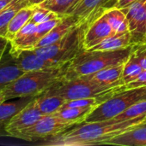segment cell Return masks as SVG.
Masks as SVG:
<instances>
[{"label": "cell", "mask_w": 146, "mask_h": 146, "mask_svg": "<svg viewBox=\"0 0 146 146\" xmlns=\"http://www.w3.org/2000/svg\"><path fill=\"white\" fill-rule=\"evenodd\" d=\"M146 121V115L118 121L114 118L76 124L64 133L50 138L45 145L52 146L106 145L116 136L126 133Z\"/></svg>", "instance_id": "6da1fadb"}, {"label": "cell", "mask_w": 146, "mask_h": 146, "mask_svg": "<svg viewBox=\"0 0 146 146\" xmlns=\"http://www.w3.org/2000/svg\"><path fill=\"white\" fill-rule=\"evenodd\" d=\"M69 64L52 69L25 72L2 92L5 100L40 95L52 85L65 79Z\"/></svg>", "instance_id": "7a4b0ae2"}, {"label": "cell", "mask_w": 146, "mask_h": 146, "mask_svg": "<svg viewBox=\"0 0 146 146\" xmlns=\"http://www.w3.org/2000/svg\"><path fill=\"white\" fill-rule=\"evenodd\" d=\"M133 45L115 50H84L70 62L65 79L86 76L106 68L124 63L131 55Z\"/></svg>", "instance_id": "3957f363"}, {"label": "cell", "mask_w": 146, "mask_h": 146, "mask_svg": "<svg viewBox=\"0 0 146 146\" xmlns=\"http://www.w3.org/2000/svg\"><path fill=\"white\" fill-rule=\"evenodd\" d=\"M89 24H79L57 42L33 50L44 59L52 61L62 66L66 65L84 51L83 34Z\"/></svg>", "instance_id": "277c9868"}, {"label": "cell", "mask_w": 146, "mask_h": 146, "mask_svg": "<svg viewBox=\"0 0 146 146\" xmlns=\"http://www.w3.org/2000/svg\"><path fill=\"white\" fill-rule=\"evenodd\" d=\"M123 85H102L97 81L86 77H78L69 80H62L44 92L51 95H57L66 101L80 98L99 97L110 92L120 89Z\"/></svg>", "instance_id": "5b68a950"}, {"label": "cell", "mask_w": 146, "mask_h": 146, "mask_svg": "<svg viewBox=\"0 0 146 146\" xmlns=\"http://www.w3.org/2000/svg\"><path fill=\"white\" fill-rule=\"evenodd\" d=\"M144 100H146V86L126 89L123 86L108 99L96 107L84 121L94 122L113 119L131 106Z\"/></svg>", "instance_id": "8992f818"}, {"label": "cell", "mask_w": 146, "mask_h": 146, "mask_svg": "<svg viewBox=\"0 0 146 146\" xmlns=\"http://www.w3.org/2000/svg\"><path fill=\"white\" fill-rule=\"evenodd\" d=\"M72 126L74 124L62 120L54 113L43 115L31 127L17 133L14 138L28 142L47 139L64 133Z\"/></svg>", "instance_id": "52a82bcc"}, {"label": "cell", "mask_w": 146, "mask_h": 146, "mask_svg": "<svg viewBox=\"0 0 146 146\" xmlns=\"http://www.w3.org/2000/svg\"><path fill=\"white\" fill-rule=\"evenodd\" d=\"M116 0H77L72 7L67 11L65 15H73L77 17L80 23H90L103 12L113 7L112 2L115 3Z\"/></svg>", "instance_id": "ba28073f"}, {"label": "cell", "mask_w": 146, "mask_h": 146, "mask_svg": "<svg viewBox=\"0 0 146 146\" xmlns=\"http://www.w3.org/2000/svg\"><path fill=\"white\" fill-rule=\"evenodd\" d=\"M43 115H44L38 107L36 97H34L24 108L10 119L5 128L7 135L14 138L17 133L34 125Z\"/></svg>", "instance_id": "9c48e42d"}, {"label": "cell", "mask_w": 146, "mask_h": 146, "mask_svg": "<svg viewBox=\"0 0 146 146\" xmlns=\"http://www.w3.org/2000/svg\"><path fill=\"white\" fill-rule=\"evenodd\" d=\"M9 52L14 56L19 68L25 72L46 70L63 67L52 61L40 57L33 49L32 50H12L9 48Z\"/></svg>", "instance_id": "30bf717a"}, {"label": "cell", "mask_w": 146, "mask_h": 146, "mask_svg": "<svg viewBox=\"0 0 146 146\" xmlns=\"http://www.w3.org/2000/svg\"><path fill=\"white\" fill-rule=\"evenodd\" d=\"M104 13V12H103ZM116 34L104 14L93 20L86 27L83 34V49L88 50L108 37Z\"/></svg>", "instance_id": "8fae6325"}, {"label": "cell", "mask_w": 146, "mask_h": 146, "mask_svg": "<svg viewBox=\"0 0 146 146\" xmlns=\"http://www.w3.org/2000/svg\"><path fill=\"white\" fill-rule=\"evenodd\" d=\"M79 24L81 23L77 17L73 15H65L62 20L39 41L35 48L46 46L57 42Z\"/></svg>", "instance_id": "7c38bea8"}, {"label": "cell", "mask_w": 146, "mask_h": 146, "mask_svg": "<svg viewBox=\"0 0 146 146\" xmlns=\"http://www.w3.org/2000/svg\"><path fill=\"white\" fill-rule=\"evenodd\" d=\"M23 74L24 72L19 68L14 56L9 52V48H7L0 62V92Z\"/></svg>", "instance_id": "4fadbf2b"}, {"label": "cell", "mask_w": 146, "mask_h": 146, "mask_svg": "<svg viewBox=\"0 0 146 146\" xmlns=\"http://www.w3.org/2000/svg\"><path fill=\"white\" fill-rule=\"evenodd\" d=\"M106 145L146 146V122L123 133L107 143Z\"/></svg>", "instance_id": "5bb4252c"}, {"label": "cell", "mask_w": 146, "mask_h": 146, "mask_svg": "<svg viewBox=\"0 0 146 146\" xmlns=\"http://www.w3.org/2000/svg\"><path fill=\"white\" fill-rule=\"evenodd\" d=\"M34 97L21 98L13 102L5 101L0 104V137L8 136L5 131L10 119L24 108Z\"/></svg>", "instance_id": "9a60e30c"}, {"label": "cell", "mask_w": 146, "mask_h": 146, "mask_svg": "<svg viewBox=\"0 0 146 146\" xmlns=\"http://www.w3.org/2000/svg\"><path fill=\"white\" fill-rule=\"evenodd\" d=\"M124 66H125V62L119 64V65H114V66L106 68L104 69L93 73L91 74L82 76V77H86L88 79L97 81L102 85L120 84L124 86V82L121 80L123 70H124Z\"/></svg>", "instance_id": "2e32d148"}, {"label": "cell", "mask_w": 146, "mask_h": 146, "mask_svg": "<svg viewBox=\"0 0 146 146\" xmlns=\"http://www.w3.org/2000/svg\"><path fill=\"white\" fill-rule=\"evenodd\" d=\"M144 71L140 56L136 49L135 44L133 45V50L128 60L125 62L124 70L121 80L124 82V86L135 80Z\"/></svg>", "instance_id": "e0dca14e"}, {"label": "cell", "mask_w": 146, "mask_h": 146, "mask_svg": "<svg viewBox=\"0 0 146 146\" xmlns=\"http://www.w3.org/2000/svg\"><path fill=\"white\" fill-rule=\"evenodd\" d=\"M35 6L36 5H29L24 7L15 14L7 27L5 37L9 39V41H11L16 33L22 29V27H23L28 22L34 12Z\"/></svg>", "instance_id": "ac0fdd59"}, {"label": "cell", "mask_w": 146, "mask_h": 146, "mask_svg": "<svg viewBox=\"0 0 146 146\" xmlns=\"http://www.w3.org/2000/svg\"><path fill=\"white\" fill-rule=\"evenodd\" d=\"M132 35L130 32L124 33H116L111 37L107 38L97 45L88 50H115L132 45Z\"/></svg>", "instance_id": "d6986e66"}, {"label": "cell", "mask_w": 146, "mask_h": 146, "mask_svg": "<svg viewBox=\"0 0 146 146\" xmlns=\"http://www.w3.org/2000/svg\"><path fill=\"white\" fill-rule=\"evenodd\" d=\"M28 0H12L0 10V36H4L7 27L15 14L22 8L29 6Z\"/></svg>", "instance_id": "ffe728a7"}, {"label": "cell", "mask_w": 146, "mask_h": 146, "mask_svg": "<svg viewBox=\"0 0 146 146\" xmlns=\"http://www.w3.org/2000/svg\"><path fill=\"white\" fill-rule=\"evenodd\" d=\"M36 100L38 107L44 115L56 113L66 102L65 98L59 96L46 94L45 92L37 96Z\"/></svg>", "instance_id": "44dd1931"}, {"label": "cell", "mask_w": 146, "mask_h": 146, "mask_svg": "<svg viewBox=\"0 0 146 146\" xmlns=\"http://www.w3.org/2000/svg\"><path fill=\"white\" fill-rule=\"evenodd\" d=\"M103 14L115 33H124L129 32V24L126 15L122 9L111 7L107 9Z\"/></svg>", "instance_id": "7402d4cb"}, {"label": "cell", "mask_w": 146, "mask_h": 146, "mask_svg": "<svg viewBox=\"0 0 146 146\" xmlns=\"http://www.w3.org/2000/svg\"><path fill=\"white\" fill-rule=\"evenodd\" d=\"M94 107H71L63 108L55 114L62 120L74 125L82 123L85 121L88 115L94 110Z\"/></svg>", "instance_id": "603a6c76"}, {"label": "cell", "mask_w": 146, "mask_h": 146, "mask_svg": "<svg viewBox=\"0 0 146 146\" xmlns=\"http://www.w3.org/2000/svg\"><path fill=\"white\" fill-rule=\"evenodd\" d=\"M77 0H46L40 4L48 10H51L60 16H65L67 11Z\"/></svg>", "instance_id": "cb8c5ba5"}, {"label": "cell", "mask_w": 146, "mask_h": 146, "mask_svg": "<svg viewBox=\"0 0 146 146\" xmlns=\"http://www.w3.org/2000/svg\"><path fill=\"white\" fill-rule=\"evenodd\" d=\"M146 115V100L139 102L134 105L131 106L127 110H126L121 114L118 115L114 119L118 121H123L126 120L134 119L142 115Z\"/></svg>", "instance_id": "d4e9b609"}, {"label": "cell", "mask_w": 146, "mask_h": 146, "mask_svg": "<svg viewBox=\"0 0 146 146\" xmlns=\"http://www.w3.org/2000/svg\"><path fill=\"white\" fill-rule=\"evenodd\" d=\"M57 17H60V15L43 7H40V5H36L34 12L29 21L36 25H39L42 22L47 21L49 20H52Z\"/></svg>", "instance_id": "484cf974"}, {"label": "cell", "mask_w": 146, "mask_h": 146, "mask_svg": "<svg viewBox=\"0 0 146 146\" xmlns=\"http://www.w3.org/2000/svg\"><path fill=\"white\" fill-rule=\"evenodd\" d=\"M141 86H146V70H144L135 80L130 82L127 85H125L124 88L130 89V88H136Z\"/></svg>", "instance_id": "4316f807"}, {"label": "cell", "mask_w": 146, "mask_h": 146, "mask_svg": "<svg viewBox=\"0 0 146 146\" xmlns=\"http://www.w3.org/2000/svg\"><path fill=\"white\" fill-rule=\"evenodd\" d=\"M134 44L140 56L143 68L144 70H146V44L143 43V44Z\"/></svg>", "instance_id": "83f0119b"}, {"label": "cell", "mask_w": 146, "mask_h": 146, "mask_svg": "<svg viewBox=\"0 0 146 146\" xmlns=\"http://www.w3.org/2000/svg\"><path fill=\"white\" fill-rule=\"evenodd\" d=\"M9 44V39L4 36H0V62L2 61V58Z\"/></svg>", "instance_id": "f1b7e54d"}, {"label": "cell", "mask_w": 146, "mask_h": 146, "mask_svg": "<svg viewBox=\"0 0 146 146\" xmlns=\"http://www.w3.org/2000/svg\"><path fill=\"white\" fill-rule=\"evenodd\" d=\"M135 1L136 0H116L114 7L120 9H124L127 8L129 5H131L133 3H134Z\"/></svg>", "instance_id": "f546056e"}, {"label": "cell", "mask_w": 146, "mask_h": 146, "mask_svg": "<svg viewBox=\"0 0 146 146\" xmlns=\"http://www.w3.org/2000/svg\"><path fill=\"white\" fill-rule=\"evenodd\" d=\"M46 0H28L30 5H40L41 3L45 2Z\"/></svg>", "instance_id": "4dcf8cb0"}, {"label": "cell", "mask_w": 146, "mask_h": 146, "mask_svg": "<svg viewBox=\"0 0 146 146\" xmlns=\"http://www.w3.org/2000/svg\"><path fill=\"white\" fill-rule=\"evenodd\" d=\"M12 0H3V1H0V10L4 8L8 3H9Z\"/></svg>", "instance_id": "1f68e13d"}, {"label": "cell", "mask_w": 146, "mask_h": 146, "mask_svg": "<svg viewBox=\"0 0 146 146\" xmlns=\"http://www.w3.org/2000/svg\"><path fill=\"white\" fill-rule=\"evenodd\" d=\"M5 101H6V100H5V98H4V96H3V92H0V104H3V103L5 102Z\"/></svg>", "instance_id": "d6a6232c"}, {"label": "cell", "mask_w": 146, "mask_h": 146, "mask_svg": "<svg viewBox=\"0 0 146 146\" xmlns=\"http://www.w3.org/2000/svg\"><path fill=\"white\" fill-rule=\"evenodd\" d=\"M144 43H145V44H146V35H145V41H144Z\"/></svg>", "instance_id": "836d02e7"}, {"label": "cell", "mask_w": 146, "mask_h": 146, "mask_svg": "<svg viewBox=\"0 0 146 146\" xmlns=\"http://www.w3.org/2000/svg\"><path fill=\"white\" fill-rule=\"evenodd\" d=\"M0 1H3V0H0Z\"/></svg>", "instance_id": "e575fe53"}, {"label": "cell", "mask_w": 146, "mask_h": 146, "mask_svg": "<svg viewBox=\"0 0 146 146\" xmlns=\"http://www.w3.org/2000/svg\"><path fill=\"white\" fill-rule=\"evenodd\" d=\"M145 122H146V121H145Z\"/></svg>", "instance_id": "d590c367"}]
</instances>
